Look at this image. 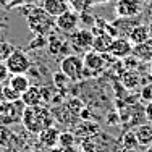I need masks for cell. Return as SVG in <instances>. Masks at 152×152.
Listing matches in <instances>:
<instances>
[{
    "mask_svg": "<svg viewBox=\"0 0 152 152\" xmlns=\"http://www.w3.org/2000/svg\"><path fill=\"white\" fill-rule=\"evenodd\" d=\"M53 121H55V118L45 104L26 107L23 113V120H21L24 129L31 134H39L41 131L53 126Z\"/></svg>",
    "mask_w": 152,
    "mask_h": 152,
    "instance_id": "6da1fadb",
    "label": "cell"
},
{
    "mask_svg": "<svg viewBox=\"0 0 152 152\" xmlns=\"http://www.w3.org/2000/svg\"><path fill=\"white\" fill-rule=\"evenodd\" d=\"M26 23L32 34H39V36H49L50 32L57 29L55 18L49 15L42 7L37 5L29 7V10L26 12Z\"/></svg>",
    "mask_w": 152,
    "mask_h": 152,
    "instance_id": "7a4b0ae2",
    "label": "cell"
},
{
    "mask_svg": "<svg viewBox=\"0 0 152 152\" xmlns=\"http://www.w3.org/2000/svg\"><path fill=\"white\" fill-rule=\"evenodd\" d=\"M83 61H84V76L86 79H94L97 76H100L104 71L110 66V63L115 58L108 53H99L94 52V50H89V52L83 53Z\"/></svg>",
    "mask_w": 152,
    "mask_h": 152,
    "instance_id": "3957f363",
    "label": "cell"
},
{
    "mask_svg": "<svg viewBox=\"0 0 152 152\" xmlns=\"http://www.w3.org/2000/svg\"><path fill=\"white\" fill-rule=\"evenodd\" d=\"M58 68L61 73H65L70 78L71 83H81L86 79L84 61H83V57H79L78 53H68V55H65L60 60Z\"/></svg>",
    "mask_w": 152,
    "mask_h": 152,
    "instance_id": "277c9868",
    "label": "cell"
},
{
    "mask_svg": "<svg viewBox=\"0 0 152 152\" xmlns=\"http://www.w3.org/2000/svg\"><path fill=\"white\" fill-rule=\"evenodd\" d=\"M24 108H26V105L21 99L0 102V125H5V126L20 125L21 120H23Z\"/></svg>",
    "mask_w": 152,
    "mask_h": 152,
    "instance_id": "5b68a950",
    "label": "cell"
},
{
    "mask_svg": "<svg viewBox=\"0 0 152 152\" xmlns=\"http://www.w3.org/2000/svg\"><path fill=\"white\" fill-rule=\"evenodd\" d=\"M94 32L88 28L84 29H76L75 32L68 34V42L71 45L73 53H86L92 49Z\"/></svg>",
    "mask_w": 152,
    "mask_h": 152,
    "instance_id": "8992f818",
    "label": "cell"
},
{
    "mask_svg": "<svg viewBox=\"0 0 152 152\" xmlns=\"http://www.w3.org/2000/svg\"><path fill=\"white\" fill-rule=\"evenodd\" d=\"M5 63H7L10 75H26L29 71L32 61L28 52H24L21 49H15L12 52V55L5 60Z\"/></svg>",
    "mask_w": 152,
    "mask_h": 152,
    "instance_id": "52a82bcc",
    "label": "cell"
},
{
    "mask_svg": "<svg viewBox=\"0 0 152 152\" xmlns=\"http://www.w3.org/2000/svg\"><path fill=\"white\" fill-rule=\"evenodd\" d=\"M47 41H49L47 42V50H49V53L52 57H61V58H63L68 53H73L71 45H70V42H68V37L63 39L57 31L50 32V34L47 36Z\"/></svg>",
    "mask_w": 152,
    "mask_h": 152,
    "instance_id": "ba28073f",
    "label": "cell"
},
{
    "mask_svg": "<svg viewBox=\"0 0 152 152\" xmlns=\"http://www.w3.org/2000/svg\"><path fill=\"white\" fill-rule=\"evenodd\" d=\"M55 26L58 32H63V34H71L78 29L79 26V13L76 10L70 8L65 13H61L60 16L55 18Z\"/></svg>",
    "mask_w": 152,
    "mask_h": 152,
    "instance_id": "9c48e42d",
    "label": "cell"
},
{
    "mask_svg": "<svg viewBox=\"0 0 152 152\" xmlns=\"http://www.w3.org/2000/svg\"><path fill=\"white\" fill-rule=\"evenodd\" d=\"M133 53V44L128 41V37H123V36H117L113 37V42H112L110 52L108 55H112L113 58H126L128 55Z\"/></svg>",
    "mask_w": 152,
    "mask_h": 152,
    "instance_id": "30bf717a",
    "label": "cell"
},
{
    "mask_svg": "<svg viewBox=\"0 0 152 152\" xmlns=\"http://www.w3.org/2000/svg\"><path fill=\"white\" fill-rule=\"evenodd\" d=\"M91 31L94 32V41H92V49L91 50L99 52V53H108L110 52L112 42H113V36L107 34V32H104V31H97L96 26H92Z\"/></svg>",
    "mask_w": 152,
    "mask_h": 152,
    "instance_id": "8fae6325",
    "label": "cell"
},
{
    "mask_svg": "<svg viewBox=\"0 0 152 152\" xmlns=\"http://www.w3.org/2000/svg\"><path fill=\"white\" fill-rule=\"evenodd\" d=\"M141 10V0H117L115 5V12L118 16H139Z\"/></svg>",
    "mask_w": 152,
    "mask_h": 152,
    "instance_id": "7c38bea8",
    "label": "cell"
},
{
    "mask_svg": "<svg viewBox=\"0 0 152 152\" xmlns=\"http://www.w3.org/2000/svg\"><path fill=\"white\" fill-rule=\"evenodd\" d=\"M60 129H57L55 126H50V128L44 129L37 134V142L41 147L45 149H52V147L58 146V137H60Z\"/></svg>",
    "mask_w": 152,
    "mask_h": 152,
    "instance_id": "4fadbf2b",
    "label": "cell"
},
{
    "mask_svg": "<svg viewBox=\"0 0 152 152\" xmlns=\"http://www.w3.org/2000/svg\"><path fill=\"white\" fill-rule=\"evenodd\" d=\"M41 7L49 13V15H52L53 18L60 16L61 13H65L66 10L71 8L68 0H42Z\"/></svg>",
    "mask_w": 152,
    "mask_h": 152,
    "instance_id": "5bb4252c",
    "label": "cell"
},
{
    "mask_svg": "<svg viewBox=\"0 0 152 152\" xmlns=\"http://www.w3.org/2000/svg\"><path fill=\"white\" fill-rule=\"evenodd\" d=\"M21 100L24 102V105H26V107H32V105H39V104H42L41 86L31 84L26 91L21 94Z\"/></svg>",
    "mask_w": 152,
    "mask_h": 152,
    "instance_id": "9a60e30c",
    "label": "cell"
},
{
    "mask_svg": "<svg viewBox=\"0 0 152 152\" xmlns=\"http://www.w3.org/2000/svg\"><path fill=\"white\" fill-rule=\"evenodd\" d=\"M149 37H151V32H149V28H147L146 24H136V26L128 32V41L131 42L133 45L142 44V42H146Z\"/></svg>",
    "mask_w": 152,
    "mask_h": 152,
    "instance_id": "2e32d148",
    "label": "cell"
},
{
    "mask_svg": "<svg viewBox=\"0 0 152 152\" xmlns=\"http://www.w3.org/2000/svg\"><path fill=\"white\" fill-rule=\"evenodd\" d=\"M7 84L12 89H15L16 92L23 94L31 86V79L28 75H10L8 79H7Z\"/></svg>",
    "mask_w": 152,
    "mask_h": 152,
    "instance_id": "e0dca14e",
    "label": "cell"
},
{
    "mask_svg": "<svg viewBox=\"0 0 152 152\" xmlns=\"http://www.w3.org/2000/svg\"><path fill=\"white\" fill-rule=\"evenodd\" d=\"M136 139L141 147H147L152 144V125L151 123H142V125L136 126L134 129Z\"/></svg>",
    "mask_w": 152,
    "mask_h": 152,
    "instance_id": "ac0fdd59",
    "label": "cell"
},
{
    "mask_svg": "<svg viewBox=\"0 0 152 152\" xmlns=\"http://www.w3.org/2000/svg\"><path fill=\"white\" fill-rule=\"evenodd\" d=\"M133 55L141 61H152V37H149L142 44L133 45Z\"/></svg>",
    "mask_w": 152,
    "mask_h": 152,
    "instance_id": "d6986e66",
    "label": "cell"
},
{
    "mask_svg": "<svg viewBox=\"0 0 152 152\" xmlns=\"http://www.w3.org/2000/svg\"><path fill=\"white\" fill-rule=\"evenodd\" d=\"M120 79H121L123 88H126V89H136V88H137V84L141 83V76L137 75V71H136V70L123 71L121 76H120Z\"/></svg>",
    "mask_w": 152,
    "mask_h": 152,
    "instance_id": "ffe728a7",
    "label": "cell"
},
{
    "mask_svg": "<svg viewBox=\"0 0 152 152\" xmlns=\"http://www.w3.org/2000/svg\"><path fill=\"white\" fill-rule=\"evenodd\" d=\"M68 2H70L71 8L76 10L78 13H81V12H88V10L94 5L107 3V2H110V0H68Z\"/></svg>",
    "mask_w": 152,
    "mask_h": 152,
    "instance_id": "44dd1931",
    "label": "cell"
},
{
    "mask_svg": "<svg viewBox=\"0 0 152 152\" xmlns=\"http://www.w3.org/2000/svg\"><path fill=\"white\" fill-rule=\"evenodd\" d=\"M52 81H53V88H55L57 91H60V92H65V91H66L68 84L71 83L70 78H68L65 73H61L60 70L57 71V73L52 75Z\"/></svg>",
    "mask_w": 152,
    "mask_h": 152,
    "instance_id": "7402d4cb",
    "label": "cell"
},
{
    "mask_svg": "<svg viewBox=\"0 0 152 152\" xmlns=\"http://www.w3.org/2000/svg\"><path fill=\"white\" fill-rule=\"evenodd\" d=\"M121 146H123V149H137V147H139V142H137V139H136L134 131H128V133L123 134Z\"/></svg>",
    "mask_w": 152,
    "mask_h": 152,
    "instance_id": "603a6c76",
    "label": "cell"
},
{
    "mask_svg": "<svg viewBox=\"0 0 152 152\" xmlns=\"http://www.w3.org/2000/svg\"><path fill=\"white\" fill-rule=\"evenodd\" d=\"M13 137H15V134H13V131L8 128V126L5 125H0V146L2 147H7L12 144Z\"/></svg>",
    "mask_w": 152,
    "mask_h": 152,
    "instance_id": "cb8c5ba5",
    "label": "cell"
},
{
    "mask_svg": "<svg viewBox=\"0 0 152 152\" xmlns=\"http://www.w3.org/2000/svg\"><path fill=\"white\" fill-rule=\"evenodd\" d=\"M75 141H76V136L70 131H65V133H60V137H58V146L61 149H70V147L75 146Z\"/></svg>",
    "mask_w": 152,
    "mask_h": 152,
    "instance_id": "d4e9b609",
    "label": "cell"
},
{
    "mask_svg": "<svg viewBox=\"0 0 152 152\" xmlns=\"http://www.w3.org/2000/svg\"><path fill=\"white\" fill-rule=\"evenodd\" d=\"M47 36H39V34H34V39L29 42L28 45V50H36V49H45L47 47Z\"/></svg>",
    "mask_w": 152,
    "mask_h": 152,
    "instance_id": "484cf974",
    "label": "cell"
},
{
    "mask_svg": "<svg viewBox=\"0 0 152 152\" xmlns=\"http://www.w3.org/2000/svg\"><path fill=\"white\" fill-rule=\"evenodd\" d=\"M13 50H15V47L10 44V42H7V41H0V60L5 61L10 55H12Z\"/></svg>",
    "mask_w": 152,
    "mask_h": 152,
    "instance_id": "4316f807",
    "label": "cell"
},
{
    "mask_svg": "<svg viewBox=\"0 0 152 152\" xmlns=\"http://www.w3.org/2000/svg\"><path fill=\"white\" fill-rule=\"evenodd\" d=\"M96 20H97V18L94 15H91L89 10H88V12H81V13H79V23H84L88 29H91L94 24H96Z\"/></svg>",
    "mask_w": 152,
    "mask_h": 152,
    "instance_id": "83f0119b",
    "label": "cell"
},
{
    "mask_svg": "<svg viewBox=\"0 0 152 152\" xmlns=\"http://www.w3.org/2000/svg\"><path fill=\"white\" fill-rule=\"evenodd\" d=\"M139 97H141V99H142L146 104L152 102V81H151V83H146V84L141 88Z\"/></svg>",
    "mask_w": 152,
    "mask_h": 152,
    "instance_id": "f1b7e54d",
    "label": "cell"
},
{
    "mask_svg": "<svg viewBox=\"0 0 152 152\" xmlns=\"http://www.w3.org/2000/svg\"><path fill=\"white\" fill-rule=\"evenodd\" d=\"M21 94L12 89L8 84H3V100H20Z\"/></svg>",
    "mask_w": 152,
    "mask_h": 152,
    "instance_id": "f546056e",
    "label": "cell"
},
{
    "mask_svg": "<svg viewBox=\"0 0 152 152\" xmlns=\"http://www.w3.org/2000/svg\"><path fill=\"white\" fill-rule=\"evenodd\" d=\"M20 5H24L23 0H0V8L7 10V12L16 8V7H20Z\"/></svg>",
    "mask_w": 152,
    "mask_h": 152,
    "instance_id": "4dcf8cb0",
    "label": "cell"
},
{
    "mask_svg": "<svg viewBox=\"0 0 152 152\" xmlns=\"http://www.w3.org/2000/svg\"><path fill=\"white\" fill-rule=\"evenodd\" d=\"M83 146L79 147V149H81L83 152H96V142H94V141H91L89 139V137H86L84 141H83Z\"/></svg>",
    "mask_w": 152,
    "mask_h": 152,
    "instance_id": "1f68e13d",
    "label": "cell"
},
{
    "mask_svg": "<svg viewBox=\"0 0 152 152\" xmlns=\"http://www.w3.org/2000/svg\"><path fill=\"white\" fill-rule=\"evenodd\" d=\"M8 76H10V71L7 68V63L3 60H0V83H7Z\"/></svg>",
    "mask_w": 152,
    "mask_h": 152,
    "instance_id": "d6a6232c",
    "label": "cell"
},
{
    "mask_svg": "<svg viewBox=\"0 0 152 152\" xmlns=\"http://www.w3.org/2000/svg\"><path fill=\"white\" fill-rule=\"evenodd\" d=\"M144 110H146V120H147V123H151V125H152V102L146 104Z\"/></svg>",
    "mask_w": 152,
    "mask_h": 152,
    "instance_id": "836d02e7",
    "label": "cell"
},
{
    "mask_svg": "<svg viewBox=\"0 0 152 152\" xmlns=\"http://www.w3.org/2000/svg\"><path fill=\"white\" fill-rule=\"evenodd\" d=\"M36 152H65L61 147H52V149H45V147H41L37 146V149H36Z\"/></svg>",
    "mask_w": 152,
    "mask_h": 152,
    "instance_id": "e575fe53",
    "label": "cell"
},
{
    "mask_svg": "<svg viewBox=\"0 0 152 152\" xmlns=\"http://www.w3.org/2000/svg\"><path fill=\"white\" fill-rule=\"evenodd\" d=\"M23 3L28 7H36V5H39V3H42V0H23Z\"/></svg>",
    "mask_w": 152,
    "mask_h": 152,
    "instance_id": "d590c367",
    "label": "cell"
},
{
    "mask_svg": "<svg viewBox=\"0 0 152 152\" xmlns=\"http://www.w3.org/2000/svg\"><path fill=\"white\" fill-rule=\"evenodd\" d=\"M0 102H3V83H0Z\"/></svg>",
    "mask_w": 152,
    "mask_h": 152,
    "instance_id": "8d00e7d4",
    "label": "cell"
},
{
    "mask_svg": "<svg viewBox=\"0 0 152 152\" xmlns=\"http://www.w3.org/2000/svg\"><path fill=\"white\" fill-rule=\"evenodd\" d=\"M144 152H152V144L147 146V147H144Z\"/></svg>",
    "mask_w": 152,
    "mask_h": 152,
    "instance_id": "74e56055",
    "label": "cell"
},
{
    "mask_svg": "<svg viewBox=\"0 0 152 152\" xmlns=\"http://www.w3.org/2000/svg\"><path fill=\"white\" fill-rule=\"evenodd\" d=\"M120 152H136V149H121Z\"/></svg>",
    "mask_w": 152,
    "mask_h": 152,
    "instance_id": "f35d334b",
    "label": "cell"
},
{
    "mask_svg": "<svg viewBox=\"0 0 152 152\" xmlns=\"http://www.w3.org/2000/svg\"><path fill=\"white\" fill-rule=\"evenodd\" d=\"M149 13H151V18H152V0H151V5H149Z\"/></svg>",
    "mask_w": 152,
    "mask_h": 152,
    "instance_id": "ab89813d",
    "label": "cell"
},
{
    "mask_svg": "<svg viewBox=\"0 0 152 152\" xmlns=\"http://www.w3.org/2000/svg\"><path fill=\"white\" fill-rule=\"evenodd\" d=\"M151 78H152V66H151Z\"/></svg>",
    "mask_w": 152,
    "mask_h": 152,
    "instance_id": "60d3db41",
    "label": "cell"
}]
</instances>
